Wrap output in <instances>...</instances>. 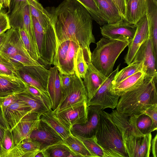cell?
I'll list each match as a JSON object with an SVG mask.
<instances>
[{"label":"cell","instance_id":"cell-19","mask_svg":"<svg viewBox=\"0 0 157 157\" xmlns=\"http://www.w3.org/2000/svg\"><path fill=\"white\" fill-rule=\"evenodd\" d=\"M111 118L121 134L144 136L138 130L136 123V116H128L113 110L109 113Z\"/></svg>","mask_w":157,"mask_h":157},{"label":"cell","instance_id":"cell-25","mask_svg":"<svg viewBox=\"0 0 157 157\" xmlns=\"http://www.w3.org/2000/svg\"><path fill=\"white\" fill-rule=\"evenodd\" d=\"M146 15L148 28L149 37L157 57V4L153 0H147Z\"/></svg>","mask_w":157,"mask_h":157},{"label":"cell","instance_id":"cell-36","mask_svg":"<svg viewBox=\"0 0 157 157\" xmlns=\"http://www.w3.org/2000/svg\"><path fill=\"white\" fill-rule=\"evenodd\" d=\"M136 116V123L139 131L143 135L156 130L157 127L154 125L151 117L145 113H142Z\"/></svg>","mask_w":157,"mask_h":157},{"label":"cell","instance_id":"cell-9","mask_svg":"<svg viewBox=\"0 0 157 157\" xmlns=\"http://www.w3.org/2000/svg\"><path fill=\"white\" fill-rule=\"evenodd\" d=\"M128 157H149L152 139L151 133L144 136L121 134Z\"/></svg>","mask_w":157,"mask_h":157},{"label":"cell","instance_id":"cell-2","mask_svg":"<svg viewBox=\"0 0 157 157\" xmlns=\"http://www.w3.org/2000/svg\"><path fill=\"white\" fill-rule=\"evenodd\" d=\"M157 81L145 78L137 88L121 96L116 108L118 112L128 116L144 113L151 106L157 104Z\"/></svg>","mask_w":157,"mask_h":157},{"label":"cell","instance_id":"cell-10","mask_svg":"<svg viewBox=\"0 0 157 157\" xmlns=\"http://www.w3.org/2000/svg\"><path fill=\"white\" fill-rule=\"evenodd\" d=\"M143 63V70L145 73V78L157 80V57L155 54L151 39L148 38L140 46L132 62Z\"/></svg>","mask_w":157,"mask_h":157},{"label":"cell","instance_id":"cell-31","mask_svg":"<svg viewBox=\"0 0 157 157\" xmlns=\"http://www.w3.org/2000/svg\"><path fill=\"white\" fill-rule=\"evenodd\" d=\"M62 142L78 157H94L83 142L72 134L66 138L63 139Z\"/></svg>","mask_w":157,"mask_h":157},{"label":"cell","instance_id":"cell-20","mask_svg":"<svg viewBox=\"0 0 157 157\" xmlns=\"http://www.w3.org/2000/svg\"><path fill=\"white\" fill-rule=\"evenodd\" d=\"M31 112V108L29 105L18 100L2 111L4 119L10 130L25 116Z\"/></svg>","mask_w":157,"mask_h":157},{"label":"cell","instance_id":"cell-54","mask_svg":"<svg viewBox=\"0 0 157 157\" xmlns=\"http://www.w3.org/2000/svg\"><path fill=\"white\" fill-rule=\"evenodd\" d=\"M44 157L43 154L41 151L38 152L35 156V157Z\"/></svg>","mask_w":157,"mask_h":157},{"label":"cell","instance_id":"cell-37","mask_svg":"<svg viewBox=\"0 0 157 157\" xmlns=\"http://www.w3.org/2000/svg\"><path fill=\"white\" fill-rule=\"evenodd\" d=\"M75 73L79 78L84 79L88 67L82 49L79 47L76 53L74 60Z\"/></svg>","mask_w":157,"mask_h":157},{"label":"cell","instance_id":"cell-48","mask_svg":"<svg viewBox=\"0 0 157 157\" xmlns=\"http://www.w3.org/2000/svg\"><path fill=\"white\" fill-rule=\"evenodd\" d=\"M115 4L123 17L125 14L126 4L125 0H111Z\"/></svg>","mask_w":157,"mask_h":157},{"label":"cell","instance_id":"cell-8","mask_svg":"<svg viewBox=\"0 0 157 157\" xmlns=\"http://www.w3.org/2000/svg\"><path fill=\"white\" fill-rule=\"evenodd\" d=\"M18 71L20 77L24 82L48 94L47 85L49 70L40 65L24 66Z\"/></svg>","mask_w":157,"mask_h":157},{"label":"cell","instance_id":"cell-49","mask_svg":"<svg viewBox=\"0 0 157 157\" xmlns=\"http://www.w3.org/2000/svg\"><path fill=\"white\" fill-rule=\"evenodd\" d=\"M152 151L154 157H157V135L156 134L151 142Z\"/></svg>","mask_w":157,"mask_h":157},{"label":"cell","instance_id":"cell-14","mask_svg":"<svg viewBox=\"0 0 157 157\" xmlns=\"http://www.w3.org/2000/svg\"><path fill=\"white\" fill-rule=\"evenodd\" d=\"M136 29L133 38L128 45V49L124 58L128 65L130 63L141 45L149 38L147 20L146 14L136 24Z\"/></svg>","mask_w":157,"mask_h":157},{"label":"cell","instance_id":"cell-39","mask_svg":"<svg viewBox=\"0 0 157 157\" xmlns=\"http://www.w3.org/2000/svg\"><path fill=\"white\" fill-rule=\"evenodd\" d=\"M0 75L21 78L15 66L0 54Z\"/></svg>","mask_w":157,"mask_h":157},{"label":"cell","instance_id":"cell-5","mask_svg":"<svg viewBox=\"0 0 157 157\" xmlns=\"http://www.w3.org/2000/svg\"><path fill=\"white\" fill-rule=\"evenodd\" d=\"M79 47L78 43L71 40L63 41L57 46L53 64L59 72L67 75L75 73L74 60Z\"/></svg>","mask_w":157,"mask_h":157},{"label":"cell","instance_id":"cell-30","mask_svg":"<svg viewBox=\"0 0 157 157\" xmlns=\"http://www.w3.org/2000/svg\"><path fill=\"white\" fill-rule=\"evenodd\" d=\"M15 95L17 100L26 104L31 108L32 112L41 114L49 110L42 101L25 90Z\"/></svg>","mask_w":157,"mask_h":157},{"label":"cell","instance_id":"cell-26","mask_svg":"<svg viewBox=\"0 0 157 157\" xmlns=\"http://www.w3.org/2000/svg\"><path fill=\"white\" fill-rule=\"evenodd\" d=\"M96 0L107 23H117L124 19L117 7L111 0Z\"/></svg>","mask_w":157,"mask_h":157},{"label":"cell","instance_id":"cell-35","mask_svg":"<svg viewBox=\"0 0 157 157\" xmlns=\"http://www.w3.org/2000/svg\"><path fill=\"white\" fill-rule=\"evenodd\" d=\"M74 136L83 142L94 157H109L106 152L97 143L95 136L90 137Z\"/></svg>","mask_w":157,"mask_h":157},{"label":"cell","instance_id":"cell-32","mask_svg":"<svg viewBox=\"0 0 157 157\" xmlns=\"http://www.w3.org/2000/svg\"><path fill=\"white\" fill-rule=\"evenodd\" d=\"M22 22V28L25 30L38 53L34 32L32 16L31 14L29 5L25 6L23 8Z\"/></svg>","mask_w":157,"mask_h":157},{"label":"cell","instance_id":"cell-28","mask_svg":"<svg viewBox=\"0 0 157 157\" xmlns=\"http://www.w3.org/2000/svg\"><path fill=\"white\" fill-rule=\"evenodd\" d=\"M40 119L54 129L63 140L68 137L71 134L70 131L67 129L60 122L52 109L41 114Z\"/></svg>","mask_w":157,"mask_h":157},{"label":"cell","instance_id":"cell-15","mask_svg":"<svg viewBox=\"0 0 157 157\" xmlns=\"http://www.w3.org/2000/svg\"><path fill=\"white\" fill-rule=\"evenodd\" d=\"M30 138L37 142L40 145V150L54 144L61 142L63 139L51 126L40 120Z\"/></svg>","mask_w":157,"mask_h":157},{"label":"cell","instance_id":"cell-6","mask_svg":"<svg viewBox=\"0 0 157 157\" xmlns=\"http://www.w3.org/2000/svg\"><path fill=\"white\" fill-rule=\"evenodd\" d=\"M87 99L71 105L56 113V116L60 122L68 130L72 126L84 124L88 119Z\"/></svg>","mask_w":157,"mask_h":157},{"label":"cell","instance_id":"cell-16","mask_svg":"<svg viewBox=\"0 0 157 157\" xmlns=\"http://www.w3.org/2000/svg\"><path fill=\"white\" fill-rule=\"evenodd\" d=\"M101 28V33L103 37L108 39H114L119 36H123L130 40L133 38L136 29V25L123 20L113 24H106Z\"/></svg>","mask_w":157,"mask_h":157},{"label":"cell","instance_id":"cell-44","mask_svg":"<svg viewBox=\"0 0 157 157\" xmlns=\"http://www.w3.org/2000/svg\"><path fill=\"white\" fill-rule=\"evenodd\" d=\"M29 5L28 0H10L9 13L14 12L17 9Z\"/></svg>","mask_w":157,"mask_h":157},{"label":"cell","instance_id":"cell-55","mask_svg":"<svg viewBox=\"0 0 157 157\" xmlns=\"http://www.w3.org/2000/svg\"><path fill=\"white\" fill-rule=\"evenodd\" d=\"M5 0H0V5L2 8L4 7Z\"/></svg>","mask_w":157,"mask_h":157},{"label":"cell","instance_id":"cell-52","mask_svg":"<svg viewBox=\"0 0 157 157\" xmlns=\"http://www.w3.org/2000/svg\"><path fill=\"white\" fill-rule=\"evenodd\" d=\"M4 133V130L0 128V142L2 144Z\"/></svg>","mask_w":157,"mask_h":157},{"label":"cell","instance_id":"cell-4","mask_svg":"<svg viewBox=\"0 0 157 157\" xmlns=\"http://www.w3.org/2000/svg\"><path fill=\"white\" fill-rule=\"evenodd\" d=\"M98 144L109 157H128L121 134L112 121L109 113L102 110L95 135Z\"/></svg>","mask_w":157,"mask_h":157},{"label":"cell","instance_id":"cell-1","mask_svg":"<svg viewBox=\"0 0 157 157\" xmlns=\"http://www.w3.org/2000/svg\"><path fill=\"white\" fill-rule=\"evenodd\" d=\"M48 12L51 16L56 48L63 41L73 40L82 49L87 63H91L90 46L95 43V39L92 33L93 19L87 10L76 0H64Z\"/></svg>","mask_w":157,"mask_h":157},{"label":"cell","instance_id":"cell-45","mask_svg":"<svg viewBox=\"0 0 157 157\" xmlns=\"http://www.w3.org/2000/svg\"><path fill=\"white\" fill-rule=\"evenodd\" d=\"M62 87V92L67 90L70 86L72 81V75H63L59 72Z\"/></svg>","mask_w":157,"mask_h":157},{"label":"cell","instance_id":"cell-23","mask_svg":"<svg viewBox=\"0 0 157 157\" xmlns=\"http://www.w3.org/2000/svg\"><path fill=\"white\" fill-rule=\"evenodd\" d=\"M25 90V82L21 78L0 75V98L15 95Z\"/></svg>","mask_w":157,"mask_h":157},{"label":"cell","instance_id":"cell-59","mask_svg":"<svg viewBox=\"0 0 157 157\" xmlns=\"http://www.w3.org/2000/svg\"><path fill=\"white\" fill-rule=\"evenodd\" d=\"M2 7L1 6H0V11L1 10H2Z\"/></svg>","mask_w":157,"mask_h":157},{"label":"cell","instance_id":"cell-40","mask_svg":"<svg viewBox=\"0 0 157 157\" xmlns=\"http://www.w3.org/2000/svg\"><path fill=\"white\" fill-rule=\"evenodd\" d=\"M25 90L38 98L45 105L48 110L52 109V104L49 95L25 82Z\"/></svg>","mask_w":157,"mask_h":157},{"label":"cell","instance_id":"cell-12","mask_svg":"<svg viewBox=\"0 0 157 157\" xmlns=\"http://www.w3.org/2000/svg\"><path fill=\"white\" fill-rule=\"evenodd\" d=\"M102 109L98 106H88V119L84 124L75 125L70 128L72 134L84 137L95 136L99 123L100 113Z\"/></svg>","mask_w":157,"mask_h":157},{"label":"cell","instance_id":"cell-56","mask_svg":"<svg viewBox=\"0 0 157 157\" xmlns=\"http://www.w3.org/2000/svg\"><path fill=\"white\" fill-rule=\"evenodd\" d=\"M1 143L0 142V153L1 152Z\"/></svg>","mask_w":157,"mask_h":157},{"label":"cell","instance_id":"cell-50","mask_svg":"<svg viewBox=\"0 0 157 157\" xmlns=\"http://www.w3.org/2000/svg\"><path fill=\"white\" fill-rule=\"evenodd\" d=\"M0 128L4 131L9 129L4 119L2 110L0 106Z\"/></svg>","mask_w":157,"mask_h":157},{"label":"cell","instance_id":"cell-42","mask_svg":"<svg viewBox=\"0 0 157 157\" xmlns=\"http://www.w3.org/2000/svg\"><path fill=\"white\" fill-rule=\"evenodd\" d=\"M15 145L10 130L9 129L5 130L1 144V150H8Z\"/></svg>","mask_w":157,"mask_h":157},{"label":"cell","instance_id":"cell-46","mask_svg":"<svg viewBox=\"0 0 157 157\" xmlns=\"http://www.w3.org/2000/svg\"><path fill=\"white\" fill-rule=\"evenodd\" d=\"M17 100V98L15 95H10L5 98H0V106L2 111L16 101Z\"/></svg>","mask_w":157,"mask_h":157},{"label":"cell","instance_id":"cell-21","mask_svg":"<svg viewBox=\"0 0 157 157\" xmlns=\"http://www.w3.org/2000/svg\"><path fill=\"white\" fill-rule=\"evenodd\" d=\"M47 85V90L52 104V109L54 111L58 107L62 97V89L59 73L57 67H50Z\"/></svg>","mask_w":157,"mask_h":157},{"label":"cell","instance_id":"cell-41","mask_svg":"<svg viewBox=\"0 0 157 157\" xmlns=\"http://www.w3.org/2000/svg\"><path fill=\"white\" fill-rule=\"evenodd\" d=\"M17 144L28 153L31 157H35L40 151V144L30 137L23 140Z\"/></svg>","mask_w":157,"mask_h":157},{"label":"cell","instance_id":"cell-53","mask_svg":"<svg viewBox=\"0 0 157 157\" xmlns=\"http://www.w3.org/2000/svg\"><path fill=\"white\" fill-rule=\"evenodd\" d=\"M10 6V0H5L4 7L9 8Z\"/></svg>","mask_w":157,"mask_h":157},{"label":"cell","instance_id":"cell-58","mask_svg":"<svg viewBox=\"0 0 157 157\" xmlns=\"http://www.w3.org/2000/svg\"><path fill=\"white\" fill-rule=\"evenodd\" d=\"M128 0H125V4H126V5L127 4V2H128Z\"/></svg>","mask_w":157,"mask_h":157},{"label":"cell","instance_id":"cell-38","mask_svg":"<svg viewBox=\"0 0 157 157\" xmlns=\"http://www.w3.org/2000/svg\"><path fill=\"white\" fill-rule=\"evenodd\" d=\"M18 29L25 47L29 56L33 59L39 62L40 61L39 55L25 30L23 28Z\"/></svg>","mask_w":157,"mask_h":157},{"label":"cell","instance_id":"cell-43","mask_svg":"<svg viewBox=\"0 0 157 157\" xmlns=\"http://www.w3.org/2000/svg\"><path fill=\"white\" fill-rule=\"evenodd\" d=\"M11 28L8 15L4 11H0V34Z\"/></svg>","mask_w":157,"mask_h":157},{"label":"cell","instance_id":"cell-57","mask_svg":"<svg viewBox=\"0 0 157 157\" xmlns=\"http://www.w3.org/2000/svg\"><path fill=\"white\" fill-rule=\"evenodd\" d=\"M157 4V0H153Z\"/></svg>","mask_w":157,"mask_h":157},{"label":"cell","instance_id":"cell-11","mask_svg":"<svg viewBox=\"0 0 157 157\" xmlns=\"http://www.w3.org/2000/svg\"><path fill=\"white\" fill-rule=\"evenodd\" d=\"M86 99H87L86 93L82 80L75 73L72 75L70 86L62 92L59 103L53 111L55 113L58 112L71 105Z\"/></svg>","mask_w":157,"mask_h":157},{"label":"cell","instance_id":"cell-18","mask_svg":"<svg viewBox=\"0 0 157 157\" xmlns=\"http://www.w3.org/2000/svg\"><path fill=\"white\" fill-rule=\"evenodd\" d=\"M88 67L83 80L88 102L97 91L107 77L99 71L92 64L88 63Z\"/></svg>","mask_w":157,"mask_h":157},{"label":"cell","instance_id":"cell-7","mask_svg":"<svg viewBox=\"0 0 157 157\" xmlns=\"http://www.w3.org/2000/svg\"><path fill=\"white\" fill-rule=\"evenodd\" d=\"M120 64L107 77L97 91L88 102V106H99L102 110L107 108L114 109L117 104L119 96L113 94L110 91L112 82L119 71Z\"/></svg>","mask_w":157,"mask_h":157},{"label":"cell","instance_id":"cell-24","mask_svg":"<svg viewBox=\"0 0 157 157\" xmlns=\"http://www.w3.org/2000/svg\"><path fill=\"white\" fill-rule=\"evenodd\" d=\"M147 0H128L126 5L124 19L134 24L146 13Z\"/></svg>","mask_w":157,"mask_h":157},{"label":"cell","instance_id":"cell-22","mask_svg":"<svg viewBox=\"0 0 157 157\" xmlns=\"http://www.w3.org/2000/svg\"><path fill=\"white\" fill-rule=\"evenodd\" d=\"M145 77V73L142 69L118 83L111 84L110 91L113 94L120 97L139 87L143 83Z\"/></svg>","mask_w":157,"mask_h":157},{"label":"cell","instance_id":"cell-13","mask_svg":"<svg viewBox=\"0 0 157 157\" xmlns=\"http://www.w3.org/2000/svg\"><path fill=\"white\" fill-rule=\"evenodd\" d=\"M40 115L35 112L29 113L10 130L15 145L30 137L40 120Z\"/></svg>","mask_w":157,"mask_h":157},{"label":"cell","instance_id":"cell-47","mask_svg":"<svg viewBox=\"0 0 157 157\" xmlns=\"http://www.w3.org/2000/svg\"><path fill=\"white\" fill-rule=\"evenodd\" d=\"M152 120L155 127H157V104L154 105L147 109L144 113Z\"/></svg>","mask_w":157,"mask_h":157},{"label":"cell","instance_id":"cell-17","mask_svg":"<svg viewBox=\"0 0 157 157\" xmlns=\"http://www.w3.org/2000/svg\"><path fill=\"white\" fill-rule=\"evenodd\" d=\"M7 35L0 50V54L5 58L17 53L29 54L25 47L18 29L12 28L6 31Z\"/></svg>","mask_w":157,"mask_h":157},{"label":"cell","instance_id":"cell-29","mask_svg":"<svg viewBox=\"0 0 157 157\" xmlns=\"http://www.w3.org/2000/svg\"><path fill=\"white\" fill-rule=\"evenodd\" d=\"M62 141L51 145L40 151L44 157H78Z\"/></svg>","mask_w":157,"mask_h":157},{"label":"cell","instance_id":"cell-33","mask_svg":"<svg viewBox=\"0 0 157 157\" xmlns=\"http://www.w3.org/2000/svg\"><path fill=\"white\" fill-rule=\"evenodd\" d=\"M87 10L93 19L100 25L107 24V21L101 13L96 0H76Z\"/></svg>","mask_w":157,"mask_h":157},{"label":"cell","instance_id":"cell-34","mask_svg":"<svg viewBox=\"0 0 157 157\" xmlns=\"http://www.w3.org/2000/svg\"><path fill=\"white\" fill-rule=\"evenodd\" d=\"M143 63L132 62L128 66L118 71L115 76L112 84L118 83L143 69Z\"/></svg>","mask_w":157,"mask_h":157},{"label":"cell","instance_id":"cell-27","mask_svg":"<svg viewBox=\"0 0 157 157\" xmlns=\"http://www.w3.org/2000/svg\"><path fill=\"white\" fill-rule=\"evenodd\" d=\"M31 14L41 26L46 28L51 24V16L37 0H28Z\"/></svg>","mask_w":157,"mask_h":157},{"label":"cell","instance_id":"cell-51","mask_svg":"<svg viewBox=\"0 0 157 157\" xmlns=\"http://www.w3.org/2000/svg\"><path fill=\"white\" fill-rule=\"evenodd\" d=\"M7 35L6 32L0 34V50L5 41Z\"/></svg>","mask_w":157,"mask_h":157},{"label":"cell","instance_id":"cell-3","mask_svg":"<svg viewBox=\"0 0 157 157\" xmlns=\"http://www.w3.org/2000/svg\"><path fill=\"white\" fill-rule=\"evenodd\" d=\"M130 42L128 38L123 36L114 39L102 37L96 43V47L91 53V63L108 77L113 71L117 59Z\"/></svg>","mask_w":157,"mask_h":157}]
</instances>
